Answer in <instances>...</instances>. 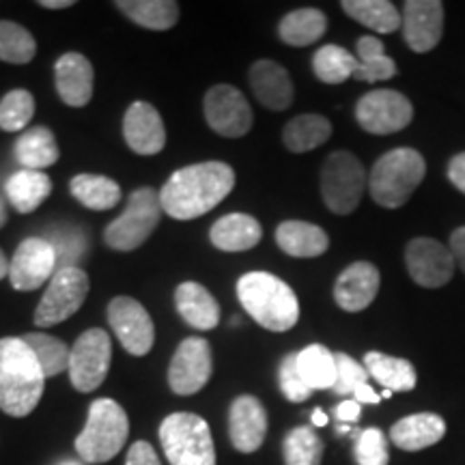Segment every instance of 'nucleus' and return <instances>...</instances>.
<instances>
[{"label":"nucleus","instance_id":"obj_1","mask_svg":"<svg viewBox=\"0 0 465 465\" xmlns=\"http://www.w3.org/2000/svg\"><path fill=\"white\" fill-rule=\"evenodd\" d=\"M235 188V171L224 162L179 168L160 192L162 212L174 220H194L220 205Z\"/></svg>","mask_w":465,"mask_h":465},{"label":"nucleus","instance_id":"obj_2","mask_svg":"<svg viewBox=\"0 0 465 465\" xmlns=\"http://www.w3.org/2000/svg\"><path fill=\"white\" fill-rule=\"evenodd\" d=\"M44 371L35 353L17 336L0 339V410L25 418L37 407L44 394Z\"/></svg>","mask_w":465,"mask_h":465},{"label":"nucleus","instance_id":"obj_3","mask_svg":"<svg viewBox=\"0 0 465 465\" xmlns=\"http://www.w3.org/2000/svg\"><path fill=\"white\" fill-rule=\"evenodd\" d=\"M242 306L270 332H287L300 319V302L293 289L270 272H250L237 282Z\"/></svg>","mask_w":465,"mask_h":465},{"label":"nucleus","instance_id":"obj_4","mask_svg":"<svg viewBox=\"0 0 465 465\" xmlns=\"http://www.w3.org/2000/svg\"><path fill=\"white\" fill-rule=\"evenodd\" d=\"M424 174H427V162L416 149H392L373 164L369 192L377 205L386 209L403 207L424 182Z\"/></svg>","mask_w":465,"mask_h":465},{"label":"nucleus","instance_id":"obj_5","mask_svg":"<svg viewBox=\"0 0 465 465\" xmlns=\"http://www.w3.org/2000/svg\"><path fill=\"white\" fill-rule=\"evenodd\" d=\"M130 435L125 410L113 399H97L89 407L83 433L75 438V450L86 463H106L116 457Z\"/></svg>","mask_w":465,"mask_h":465},{"label":"nucleus","instance_id":"obj_6","mask_svg":"<svg viewBox=\"0 0 465 465\" xmlns=\"http://www.w3.org/2000/svg\"><path fill=\"white\" fill-rule=\"evenodd\" d=\"M160 441L171 465H216L212 431L201 416L177 411L164 418Z\"/></svg>","mask_w":465,"mask_h":465},{"label":"nucleus","instance_id":"obj_7","mask_svg":"<svg viewBox=\"0 0 465 465\" xmlns=\"http://www.w3.org/2000/svg\"><path fill=\"white\" fill-rule=\"evenodd\" d=\"M162 218L160 194L151 188H138L127 199L125 212L104 231V242L119 252H132L141 248L155 231Z\"/></svg>","mask_w":465,"mask_h":465},{"label":"nucleus","instance_id":"obj_8","mask_svg":"<svg viewBox=\"0 0 465 465\" xmlns=\"http://www.w3.org/2000/svg\"><path fill=\"white\" fill-rule=\"evenodd\" d=\"M369 183L364 166L349 151H334L322 168V196L325 207L336 216H349L362 201Z\"/></svg>","mask_w":465,"mask_h":465},{"label":"nucleus","instance_id":"obj_9","mask_svg":"<svg viewBox=\"0 0 465 465\" xmlns=\"http://www.w3.org/2000/svg\"><path fill=\"white\" fill-rule=\"evenodd\" d=\"M89 295V276L75 265L58 267L56 274L45 289L37 311H35V325L50 328L61 322H67L84 304Z\"/></svg>","mask_w":465,"mask_h":465},{"label":"nucleus","instance_id":"obj_10","mask_svg":"<svg viewBox=\"0 0 465 465\" xmlns=\"http://www.w3.org/2000/svg\"><path fill=\"white\" fill-rule=\"evenodd\" d=\"M110 360H113V342L102 328L86 330L78 336L69 358V380L78 392H93L106 380Z\"/></svg>","mask_w":465,"mask_h":465},{"label":"nucleus","instance_id":"obj_11","mask_svg":"<svg viewBox=\"0 0 465 465\" xmlns=\"http://www.w3.org/2000/svg\"><path fill=\"white\" fill-rule=\"evenodd\" d=\"M356 119L360 127L377 136L405 130L414 119V106L403 93L380 89L362 95L356 106Z\"/></svg>","mask_w":465,"mask_h":465},{"label":"nucleus","instance_id":"obj_12","mask_svg":"<svg viewBox=\"0 0 465 465\" xmlns=\"http://www.w3.org/2000/svg\"><path fill=\"white\" fill-rule=\"evenodd\" d=\"M205 119L224 138H242L254 124L252 108L243 93L231 84H216L205 95Z\"/></svg>","mask_w":465,"mask_h":465},{"label":"nucleus","instance_id":"obj_13","mask_svg":"<svg viewBox=\"0 0 465 465\" xmlns=\"http://www.w3.org/2000/svg\"><path fill=\"white\" fill-rule=\"evenodd\" d=\"M405 265L411 281L424 289H440L455 276L457 263L450 248L431 237H416L405 248Z\"/></svg>","mask_w":465,"mask_h":465},{"label":"nucleus","instance_id":"obj_14","mask_svg":"<svg viewBox=\"0 0 465 465\" xmlns=\"http://www.w3.org/2000/svg\"><path fill=\"white\" fill-rule=\"evenodd\" d=\"M212 369L213 360L209 342L201 336H192L174 351L171 366H168V383H171L174 394L190 397V394H196L207 386Z\"/></svg>","mask_w":465,"mask_h":465},{"label":"nucleus","instance_id":"obj_15","mask_svg":"<svg viewBox=\"0 0 465 465\" xmlns=\"http://www.w3.org/2000/svg\"><path fill=\"white\" fill-rule=\"evenodd\" d=\"M108 322L127 353L144 356L151 351L155 341V328L141 302L125 298V295L114 298L108 304Z\"/></svg>","mask_w":465,"mask_h":465},{"label":"nucleus","instance_id":"obj_16","mask_svg":"<svg viewBox=\"0 0 465 465\" xmlns=\"http://www.w3.org/2000/svg\"><path fill=\"white\" fill-rule=\"evenodd\" d=\"M56 252L42 237H28L17 246L9 265V281L17 291H35L56 274Z\"/></svg>","mask_w":465,"mask_h":465},{"label":"nucleus","instance_id":"obj_17","mask_svg":"<svg viewBox=\"0 0 465 465\" xmlns=\"http://www.w3.org/2000/svg\"><path fill=\"white\" fill-rule=\"evenodd\" d=\"M401 28L410 50L418 54L435 50L444 35V5L440 0H407Z\"/></svg>","mask_w":465,"mask_h":465},{"label":"nucleus","instance_id":"obj_18","mask_svg":"<svg viewBox=\"0 0 465 465\" xmlns=\"http://www.w3.org/2000/svg\"><path fill=\"white\" fill-rule=\"evenodd\" d=\"M124 136L134 153L155 155L166 144L164 121L155 106L147 102H134L125 113Z\"/></svg>","mask_w":465,"mask_h":465},{"label":"nucleus","instance_id":"obj_19","mask_svg":"<svg viewBox=\"0 0 465 465\" xmlns=\"http://www.w3.org/2000/svg\"><path fill=\"white\" fill-rule=\"evenodd\" d=\"M267 433V411L263 403L252 394H242L232 401L229 411L231 444L240 452L261 449Z\"/></svg>","mask_w":465,"mask_h":465},{"label":"nucleus","instance_id":"obj_20","mask_svg":"<svg viewBox=\"0 0 465 465\" xmlns=\"http://www.w3.org/2000/svg\"><path fill=\"white\" fill-rule=\"evenodd\" d=\"M380 270L369 261H358L342 270V274L336 278L334 284V300L342 311L360 312L373 304V300L380 293Z\"/></svg>","mask_w":465,"mask_h":465},{"label":"nucleus","instance_id":"obj_21","mask_svg":"<svg viewBox=\"0 0 465 465\" xmlns=\"http://www.w3.org/2000/svg\"><path fill=\"white\" fill-rule=\"evenodd\" d=\"M93 65L78 52H67L56 61L54 80L61 100L72 108H83L93 97Z\"/></svg>","mask_w":465,"mask_h":465},{"label":"nucleus","instance_id":"obj_22","mask_svg":"<svg viewBox=\"0 0 465 465\" xmlns=\"http://www.w3.org/2000/svg\"><path fill=\"white\" fill-rule=\"evenodd\" d=\"M250 86L257 100L270 110H287L293 104V83L282 65L261 58L250 67Z\"/></svg>","mask_w":465,"mask_h":465},{"label":"nucleus","instance_id":"obj_23","mask_svg":"<svg viewBox=\"0 0 465 465\" xmlns=\"http://www.w3.org/2000/svg\"><path fill=\"white\" fill-rule=\"evenodd\" d=\"M446 435V420L433 411H420L392 424L391 440L401 450L418 452L435 446Z\"/></svg>","mask_w":465,"mask_h":465},{"label":"nucleus","instance_id":"obj_24","mask_svg":"<svg viewBox=\"0 0 465 465\" xmlns=\"http://www.w3.org/2000/svg\"><path fill=\"white\" fill-rule=\"evenodd\" d=\"M276 243L289 257L315 259L330 246V237L322 226L304 220H287L276 229Z\"/></svg>","mask_w":465,"mask_h":465},{"label":"nucleus","instance_id":"obj_25","mask_svg":"<svg viewBox=\"0 0 465 465\" xmlns=\"http://www.w3.org/2000/svg\"><path fill=\"white\" fill-rule=\"evenodd\" d=\"M174 304H177L179 315L192 328L213 330L220 322V306L213 295L199 282H182L174 291Z\"/></svg>","mask_w":465,"mask_h":465},{"label":"nucleus","instance_id":"obj_26","mask_svg":"<svg viewBox=\"0 0 465 465\" xmlns=\"http://www.w3.org/2000/svg\"><path fill=\"white\" fill-rule=\"evenodd\" d=\"M212 243L224 252H243L254 248L263 237L259 220L248 213H226L212 226Z\"/></svg>","mask_w":465,"mask_h":465},{"label":"nucleus","instance_id":"obj_27","mask_svg":"<svg viewBox=\"0 0 465 465\" xmlns=\"http://www.w3.org/2000/svg\"><path fill=\"white\" fill-rule=\"evenodd\" d=\"M58 158H61V151H58L54 134L48 127H31L17 138L15 160L26 171H44V168L56 164Z\"/></svg>","mask_w":465,"mask_h":465},{"label":"nucleus","instance_id":"obj_28","mask_svg":"<svg viewBox=\"0 0 465 465\" xmlns=\"http://www.w3.org/2000/svg\"><path fill=\"white\" fill-rule=\"evenodd\" d=\"M7 199L15 212L31 213L48 199L52 192V179L44 171H17L7 179Z\"/></svg>","mask_w":465,"mask_h":465},{"label":"nucleus","instance_id":"obj_29","mask_svg":"<svg viewBox=\"0 0 465 465\" xmlns=\"http://www.w3.org/2000/svg\"><path fill=\"white\" fill-rule=\"evenodd\" d=\"M364 369L391 392H410L416 388V369L405 358L386 356L381 351H369L364 356Z\"/></svg>","mask_w":465,"mask_h":465},{"label":"nucleus","instance_id":"obj_30","mask_svg":"<svg viewBox=\"0 0 465 465\" xmlns=\"http://www.w3.org/2000/svg\"><path fill=\"white\" fill-rule=\"evenodd\" d=\"M325 31H328V17L315 7L291 11L278 25V35H281L282 42L295 45V48H304V45L319 42Z\"/></svg>","mask_w":465,"mask_h":465},{"label":"nucleus","instance_id":"obj_31","mask_svg":"<svg viewBox=\"0 0 465 465\" xmlns=\"http://www.w3.org/2000/svg\"><path fill=\"white\" fill-rule=\"evenodd\" d=\"M332 136V124L322 114H300L282 130V143L291 153H306Z\"/></svg>","mask_w":465,"mask_h":465},{"label":"nucleus","instance_id":"obj_32","mask_svg":"<svg viewBox=\"0 0 465 465\" xmlns=\"http://www.w3.org/2000/svg\"><path fill=\"white\" fill-rule=\"evenodd\" d=\"M116 7L149 31H171L179 20V5L174 0H119Z\"/></svg>","mask_w":465,"mask_h":465},{"label":"nucleus","instance_id":"obj_33","mask_svg":"<svg viewBox=\"0 0 465 465\" xmlns=\"http://www.w3.org/2000/svg\"><path fill=\"white\" fill-rule=\"evenodd\" d=\"M72 196L80 205L93 209V212H106L119 205L121 188L114 179L104 174H75L69 183Z\"/></svg>","mask_w":465,"mask_h":465},{"label":"nucleus","instance_id":"obj_34","mask_svg":"<svg viewBox=\"0 0 465 465\" xmlns=\"http://www.w3.org/2000/svg\"><path fill=\"white\" fill-rule=\"evenodd\" d=\"M298 369L306 386L315 391H332L336 383V356L323 345H308L298 353Z\"/></svg>","mask_w":465,"mask_h":465},{"label":"nucleus","instance_id":"obj_35","mask_svg":"<svg viewBox=\"0 0 465 465\" xmlns=\"http://www.w3.org/2000/svg\"><path fill=\"white\" fill-rule=\"evenodd\" d=\"M341 7L349 17L377 33L388 35L403 26V15L388 0H342Z\"/></svg>","mask_w":465,"mask_h":465},{"label":"nucleus","instance_id":"obj_36","mask_svg":"<svg viewBox=\"0 0 465 465\" xmlns=\"http://www.w3.org/2000/svg\"><path fill=\"white\" fill-rule=\"evenodd\" d=\"M358 69L353 78L362 83H380L397 75V65L383 50V44L377 37H360L356 44Z\"/></svg>","mask_w":465,"mask_h":465},{"label":"nucleus","instance_id":"obj_37","mask_svg":"<svg viewBox=\"0 0 465 465\" xmlns=\"http://www.w3.org/2000/svg\"><path fill=\"white\" fill-rule=\"evenodd\" d=\"M358 69V58L341 45H323L312 56V72L325 84H342L353 78Z\"/></svg>","mask_w":465,"mask_h":465},{"label":"nucleus","instance_id":"obj_38","mask_svg":"<svg viewBox=\"0 0 465 465\" xmlns=\"http://www.w3.org/2000/svg\"><path fill=\"white\" fill-rule=\"evenodd\" d=\"M22 341L26 342L28 349L35 353L39 366H42L44 377H54L63 371H69V358H72V349H69L65 342L54 339L50 334H25L20 336Z\"/></svg>","mask_w":465,"mask_h":465},{"label":"nucleus","instance_id":"obj_39","mask_svg":"<svg viewBox=\"0 0 465 465\" xmlns=\"http://www.w3.org/2000/svg\"><path fill=\"white\" fill-rule=\"evenodd\" d=\"M35 54H37V44L25 26L0 20V61L25 65L33 61Z\"/></svg>","mask_w":465,"mask_h":465},{"label":"nucleus","instance_id":"obj_40","mask_svg":"<svg viewBox=\"0 0 465 465\" xmlns=\"http://www.w3.org/2000/svg\"><path fill=\"white\" fill-rule=\"evenodd\" d=\"M287 465H322L323 441L311 427H295L282 444Z\"/></svg>","mask_w":465,"mask_h":465},{"label":"nucleus","instance_id":"obj_41","mask_svg":"<svg viewBox=\"0 0 465 465\" xmlns=\"http://www.w3.org/2000/svg\"><path fill=\"white\" fill-rule=\"evenodd\" d=\"M35 114V100L33 95L25 89L9 91L0 100V130L17 132L25 130L31 124Z\"/></svg>","mask_w":465,"mask_h":465},{"label":"nucleus","instance_id":"obj_42","mask_svg":"<svg viewBox=\"0 0 465 465\" xmlns=\"http://www.w3.org/2000/svg\"><path fill=\"white\" fill-rule=\"evenodd\" d=\"M278 381H281L282 394L291 401V403H304V401L312 394L298 369V353H287V356H284L281 369H278Z\"/></svg>","mask_w":465,"mask_h":465},{"label":"nucleus","instance_id":"obj_43","mask_svg":"<svg viewBox=\"0 0 465 465\" xmlns=\"http://www.w3.org/2000/svg\"><path fill=\"white\" fill-rule=\"evenodd\" d=\"M358 465H388V440L380 429H364L356 441Z\"/></svg>","mask_w":465,"mask_h":465},{"label":"nucleus","instance_id":"obj_44","mask_svg":"<svg viewBox=\"0 0 465 465\" xmlns=\"http://www.w3.org/2000/svg\"><path fill=\"white\" fill-rule=\"evenodd\" d=\"M336 356V383L332 391L336 394H353L360 386L369 383V371L364 366H360L356 360L347 353H334Z\"/></svg>","mask_w":465,"mask_h":465},{"label":"nucleus","instance_id":"obj_45","mask_svg":"<svg viewBox=\"0 0 465 465\" xmlns=\"http://www.w3.org/2000/svg\"><path fill=\"white\" fill-rule=\"evenodd\" d=\"M125 465H162L149 441H136L127 452Z\"/></svg>","mask_w":465,"mask_h":465},{"label":"nucleus","instance_id":"obj_46","mask_svg":"<svg viewBox=\"0 0 465 465\" xmlns=\"http://www.w3.org/2000/svg\"><path fill=\"white\" fill-rule=\"evenodd\" d=\"M449 179L459 192L465 194V153H457L449 162Z\"/></svg>","mask_w":465,"mask_h":465},{"label":"nucleus","instance_id":"obj_47","mask_svg":"<svg viewBox=\"0 0 465 465\" xmlns=\"http://www.w3.org/2000/svg\"><path fill=\"white\" fill-rule=\"evenodd\" d=\"M450 252L455 257L457 267H461L463 274H465V226L457 229L450 235Z\"/></svg>","mask_w":465,"mask_h":465},{"label":"nucleus","instance_id":"obj_48","mask_svg":"<svg viewBox=\"0 0 465 465\" xmlns=\"http://www.w3.org/2000/svg\"><path fill=\"white\" fill-rule=\"evenodd\" d=\"M336 418L342 422H353L360 418V403L358 401H342V403L336 407Z\"/></svg>","mask_w":465,"mask_h":465},{"label":"nucleus","instance_id":"obj_49","mask_svg":"<svg viewBox=\"0 0 465 465\" xmlns=\"http://www.w3.org/2000/svg\"><path fill=\"white\" fill-rule=\"evenodd\" d=\"M353 397H356L353 401H358L360 405H362V403H373V405H375V403H380V401H381L380 394H377V392L373 391V388L369 386V383H364V386H360L358 391L353 392Z\"/></svg>","mask_w":465,"mask_h":465},{"label":"nucleus","instance_id":"obj_50","mask_svg":"<svg viewBox=\"0 0 465 465\" xmlns=\"http://www.w3.org/2000/svg\"><path fill=\"white\" fill-rule=\"evenodd\" d=\"M39 5L45 9H67L72 7L74 0H39Z\"/></svg>","mask_w":465,"mask_h":465},{"label":"nucleus","instance_id":"obj_51","mask_svg":"<svg viewBox=\"0 0 465 465\" xmlns=\"http://www.w3.org/2000/svg\"><path fill=\"white\" fill-rule=\"evenodd\" d=\"M312 424H315V427H325V424H328V416H325L322 410H315L312 411Z\"/></svg>","mask_w":465,"mask_h":465},{"label":"nucleus","instance_id":"obj_52","mask_svg":"<svg viewBox=\"0 0 465 465\" xmlns=\"http://www.w3.org/2000/svg\"><path fill=\"white\" fill-rule=\"evenodd\" d=\"M9 261H7V257H5V252L3 250H0V281H3L5 276H9Z\"/></svg>","mask_w":465,"mask_h":465},{"label":"nucleus","instance_id":"obj_53","mask_svg":"<svg viewBox=\"0 0 465 465\" xmlns=\"http://www.w3.org/2000/svg\"><path fill=\"white\" fill-rule=\"evenodd\" d=\"M7 203L0 199V229H3L5 224H7Z\"/></svg>","mask_w":465,"mask_h":465},{"label":"nucleus","instance_id":"obj_54","mask_svg":"<svg viewBox=\"0 0 465 465\" xmlns=\"http://www.w3.org/2000/svg\"><path fill=\"white\" fill-rule=\"evenodd\" d=\"M391 397H392L391 391H383V392H381V399H391Z\"/></svg>","mask_w":465,"mask_h":465},{"label":"nucleus","instance_id":"obj_55","mask_svg":"<svg viewBox=\"0 0 465 465\" xmlns=\"http://www.w3.org/2000/svg\"><path fill=\"white\" fill-rule=\"evenodd\" d=\"M61 465H80V463H75V461H65V463H61Z\"/></svg>","mask_w":465,"mask_h":465}]
</instances>
